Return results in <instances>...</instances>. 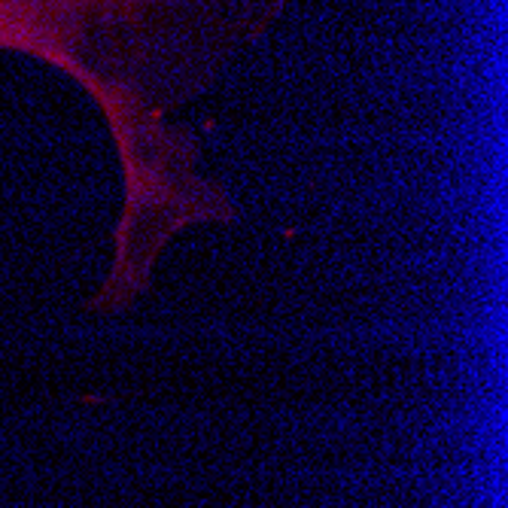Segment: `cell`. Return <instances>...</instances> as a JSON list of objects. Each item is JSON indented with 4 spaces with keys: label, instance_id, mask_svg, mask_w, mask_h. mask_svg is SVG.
I'll use <instances>...</instances> for the list:
<instances>
[{
    "label": "cell",
    "instance_id": "6da1fadb",
    "mask_svg": "<svg viewBox=\"0 0 508 508\" xmlns=\"http://www.w3.org/2000/svg\"><path fill=\"white\" fill-rule=\"evenodd\" d=\"M201 0H0V49L61 67L101 107L122 165L119 244L165 241L201 222L216 192L192 171V146L165 125V107L134 76L140 49L171 13Z\"/></svg>",
    "mask_w": 508,
    "mask_h": 508
}]
</instances>
